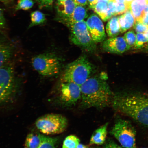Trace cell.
<instances>
[{"label":"cell","mask_w":148,"mask_h":148,"mask_svg":"<svg viewBox=\"0 0 148 148\" xmlns=\"http://www.w3.org/2000/svg\"><path fill=\"white\" fill-rule=\"evenodd\" d=\"M106 74L90 77L80 86L81 106L102 109L112 104L114 97L107 82Z\"/></svg>","instance_id":"cell-1"},{"label":"cell","mask_w":148,"mask_h":148,"mask_svg":"<svg viewBox=\"0 0 148 148\" xmlns=\"http://www.w3.org/2000/svg\"><path fill=\"white\" fill-rule=\"evenodd\" d=\"M114 110L148 127V96L131 94L114 97L112 102Z\"/></svg>","instance_id":"cell-2"},{"label":"cell","mask_w":148,"mask_h":148,"mask_svg":"<svg viewBox=\"0 0 148 148\" xmlns=\"http://www.w3.org/2000/svg\"><path fill=\"white\" fill-rule=\"evenodd\" d=\"M93 66L85 56L79 57L68 64L62 77V82L75 83L81 86L91 77Z\"/></svg>","instance_id":"cell-3"},{"label":"cell","mask_w":148,"mask_h":148,"mask_svg":"<svg viewBox=\"0 0 148 148\" xmlns=\"http://www.w3.org/2000/svg\"><path fill=\"white\" fill-rule=\"evenodd\" d=\"M18 86L13 66L7 63L0 67V105L14 101L18 93Z\"/></svg>","instance_id":"cell-4"},{"label":"cell","mask_w":148,"mask_h":148,"mask_svg":"<svg viewBox=\"0 0 148 148\" xmlns=\"http://www.w3.org/2000/svg\"><path fill=\"white\" fill-rule=\"evenodd\" d=\"M31 63L33 69L42 77H54L60 73V60L51 53H45L34 56L31 59Z\"/></svg>","instance_id":"cell-5"},{"label":"cell","mask_w":148,"mask_h":148,"mask_svg":"<svg viewBox=\"0 0 148 148\" xmlns=\"http://www.w3.org/2000/svg\"><path fill=\"white\" fill-rule=\"evenodd\" d=\"M37 129L46 135L61 134L66 130L67 119L60 114H50L40 116L35 123Z\"/></svg>","instance_id":"cell-6"},{"label":"cell","mask_w":148,"mask_h":148,"mask_svg":"<svg viewBox=\"0 0 148 148\" xmlns=\"http://www.w3.org/2000/svg\"><path fill=\"white\" fill-rule=\"evenodd\" d=\"M70 31V40L75 45L90 52L95 50L96 43L92 40L84 20L67 26Z\"/></svg>","instance_id":"cell-7"},{"label":"cell","mask_w":148,"mask_h":148,"mask_svg":"<svg viewBox=\"0 0 148 148\" xmlns=\"http://www.w3.org/2000/svg\"><path fill=\"white\" fill-rule=\"evenodd\" d=\"M110 132L122 147L125 148H136V131L129 121L118 119Z\"/></svg>","instance_id":"cell-8"},{"label":"cell","mask_w":148,"mask_h":148,"mask_svg":"<svg viewBox=\"0 0 148 148\" xmlns=\"http://www.w3.org/2000/svg\"><path fill=\"white\" fill-rule=\"evenodd\" d=\"M81 87L79 85L72 82L61 83L60 99L64 106H73L81 99Z\"/></svg>","instance_id":"cell-9"},{"label":"cell","mask_w":148,"mask_h":148,"mask_svg":"<svg viewBox=\"0 0 148 148\" xmlns=\"http://www.w3.org/2000/svg\"><path fill=\"white\" fill-rule=\"evenodd\" d=\"M86 23L90 36L95 43L103 42L106 39L104 25L97 15L94 14L90 15Z\"/></svg>","instance_id":"cell-10"},{"label":"cell","mask_w":148,"mask_h":148,"mask_svg":"<svg viewBox=\"0 0 148 148\" xmlns=\"http://www.w3.org/2000/svg\"><path fill=\"white\" fill-rule=\"evenodd\" d=\"M102 46L105 51L115 54H122L128 50L123 37L116 36L106 39Z\"/></svg>","instance_id":"cell-11"},{"label":"cell","mask_w":148,"mask_h":148,"mask_svg":"<svg viewBox=\"0 0 148 148\" xmlns=\"http://www.w3.org/2000/svg\"><path fill=\"white\" fill-rule=\"evenodd\" d=\"M76 6L73 0L58 1L56 5L57 20L64 23L73 14Z\"/></svg>","instance_id":"cell-12"},{"label":"cell","mask_w":148,"mask_h":148,"mask_svg":"<svg viewBox=\"0 0 148 148\" xmlns=\"http://www.w3.org/2000/svg\"><path fill=\"white\" fill-rule=\"evenodd\" d=\"M88 16V10L86 7L76 5L73 14L64 24L68 26L71 24L83 21Z\"/></svg>","instance_id":"cell-13"},{"label":"cell","mask_w":148,"mask_h":148,"mask_svg":"<svg viewBox=\"0 0 148 148\" xmlns=\"http://www.w3.org/2000/svg\"><path fill=\"white\" fill-rule=\"evenodd\" d=\"M108 123L101 126L94 131L90 139V145H102L106 142Z\"/></svg>","instance_id":"cell-14"},{"label":"cell","mask_w":148,"mask_h":148,"mask_svg":"<svg viewBox=\"0 0 148 148\" xmlns=\"http://www.w3.org/2000/svg\"><path fill=\"white\" fill-rule=\"evenodd\" d=\"M121 33H123L134 27L136 20L132 14L130 7L124 14L119 16Z\"/></svg>","instance_id":"cell-15"},{"label":"cell","mask_w":148,"mask_h":148,"mask_svg":"<svg viewBox=\"0 0 148 148\" xmlns=\"http://www.w3.org/2000/svg\"><path fill=\"white\" fill-rule=\"evenodd\" d=\"M146 5L145 0H134L131 2L130 8L136 21L140 22L143 17Z\"/></svg>","instance_id":"cell-16"},{"label":"cell","mask_w":148,"mask_h":148,"mask_svg":"<svg viewBox=\"0 0 148 148\" xmlns=\"http://www.w3.org/2000/svg\"><path fill=\"white\" fill-rule=\"evenodd\" d=\"M14 49L10 44L0 40V67L7 63L12 56Z\"/></svg>","instance_id":"cell-17"},{"label":"cell","mask_w":148,"mask_h":148,"mask_svg":"<svg viewBox=\"0 0 148 148\" xmlns=\"http://www.w3.org/2000/svg\"><path fill=\"white\" fill-rule=\"evenodd\" d=\"M106 32L110 38L117 36L121 33L119 16H114L109 19L106 27Z\"/></svg>","instance_id":"cell-18"},{"label":"cell","mask_w":148,"mask_h":148,"mask_svg":"<svg viewBox=\"0 0 148 148\" xmlns=\"http://www.w3.org/2000/svg\"><path fill=\"white\" fill-rule=\"evenodd\" d=\"M108 3L107 1H99L92 9L104 22L110 18L109 15Z\"/></svg>","instance_id":"cell-19"},{"label":"cell","mask_w":148,"mask_h":148,"mask_svg":"<svg viewBox=\"0 0 148 148\" xmlns=\"http://www.w3.org/2000/svg\"><path fill=\"white\" fill-rule=\"evenodd\" d=\"M43 135L31 133L27 135L25 141V147L38 148L41 143Z\"/></svg>","instance_id":"cell-20"},{"label":"cell","mask_w":148,"mask_h":148,"mask_svg":"<svg viewBox=\"0 0 148 148\" xmlns=\"http://www.w3.org/2000/svg\"><path fill=\"white\" fill-rule=\"evenodd\" d=\"M31 23L29 28L36 26L43 25L46 21L45 15L40 11L36 10L31 13Z\"/></svg>","instance_id":"cell-21"},{"label":"cell","mask_w":148,"mask_h":148,"mask_svg":"<svg viewBox=\"0 0 148 148\" xmlns=\"http://www.w3.org/2000/svg\"><path fill=\"white\" fill-rule=\"evenodd\" d=\"M59 139L44 136L38 148H56L59 143Z\"/></svg>","instance_id":"cell-22"},{"label":"cell","mask_w":148,"mask_h":148,"mask_svg":"<svg viewBox=\"0 0 148 148\" xmlns=\"http://www.w3.org/2000/svg\"><path fill=\"white\" fill-rule=\"evenodd\" d=\"M80 142V140L75 135L66 137L63 142L62 148H76Z\"/></svg>","instance_id":"cell-23"},{"label":"cell","mask_w":148,"mask_h":148,"mask_svg":"<svg viewBox=\"0 0 148 148\" xmlns=\"http://www.w3.org/2000/svg\"><path fill=\"white\" fill-rule=\"evenodd\" d=\"M123 37L126 42L128 50L134 47L136 41V34L134 31H128L125 33Z\"/></svg>","instance_id":"cell-24"},{"label":"cell","mask_w":148,"mask_h":148,"mask_svg":"<svg viewBox=\"0 0 148 148\" xmlns=\"http://www.w3.org/2000/svg\"><path fill=\"white\" fill-rule=\"evenodd\" d=\"M34 0H18L15 10L16 11L28 10L34 5Z\"/></svg>","instance_id":"cell-25"},{"label":"cell","mask_w":148,"mask_h":148,"mask_svg":"<svg viewBox=\"0 0 148 148\" xmlns=\"http://www.w3.org/2000/svg\"><path fill=\"white\" fill-rule=\"evenodd\" d=\"M148 43V38L144 33H137L136 34V41L134 46L136 49L142 48Z\"/></svg>","instance_id":"cell-26"},{"label":"cell","mask_w":148,"mask_h":148,"mask_svg":"<svg viewBox=\"0 0 148 148\" xmlns=\"http://www.w3.org/2000/svg\"><path fill=\"white\" fill-rule=\"evenodd\" d=\"M133 27L136 33H144L148 29L147 26L138 21H136Z\"/></svg>","instance_id":"cell-27"},{"label":"cell","mask_w":148,"mask_h":148,"mask_svg":"<svg viewBox=\"0 0 148 148\" xmlns=\"http://www.w3.org/2000/svg\"><path fill=\"white\" fill-rule=\"evenodd\" d=\"M40 9L49 8L52 5L53 0H36Z\"/></svg>","instance_id":"cell-28"},{"label":"cell","mask_w":148,"mask_h":148,"mask_svg":"<svg viewBox=\"0 0 148 148\" xmlns=\"http://www.w3.org/2000/svg\"><path fill=\"white\" fill-rule=\"evenodd\" d=\"M6 27V22L2 9L0 7V32L4 30Z\"/></svg>","instance_id":"cell-29"},{"label":"cell","mask_w":148,"mask_h":148,"mask_svg":"<svg viewBox=\"0 0 148 148\" xmlns=\"http://www.w3.org/2000/svg\"><path fill=\"white\" fill-rule=\"evenodd\" d=\"M103 148H125L119 146L115 142L110 139L105 142L103 146Z\"/></svg>","instance_id":"cell-30"},{"label":"cell","mask_w":148,"mask_h":148,"mask_svg":"<svg viewBox=\"0 0 148 148\" xmlns=\"http://www.w3.org/2000/svg\"><path fill=\"white\" fill-rule=\"evenodd\" d=\"M73 1L76 5L85 6L88 4V0H73Z\"/></svg>","instance_id":"cell-31"},{"label":"cell","mask_w":148,"mask_h":148,"mask_svg":"<svg viewBox=\"0 0 148 148\" xmlns=\"http://www.w3.org/2000/svg\"><path fill=\"white\" fill-rule=\"evenodd\" d=\"M140 22L148 26V13L144 14Z\"/></svg>","instance_id":"cell-32"},{"label":"cell","mask_w":148,"mask_h":148,"mask_svg":"<svg viewBox=\"0 0 148 148\" xmlns=\"http://www.w3.org/2000/svg\"><path fill=\"white\" fill-rule=\"evenodd\" d=\"M88 1L90 8L92 9L97 4L99 0H88Z\"/></svg>","instance_id":"cell-33"},{"label":"cell","mask_w":148,"mask_h":148,"mask_svg":"<svg viewBox=\"0 0 148 148\" xmlns=\"http://www.w3.org/2000/svg\"><path fill=\"white\" fill-rule=\"evenodd\" d=\"M13 0H0V1L5 5H8L10 4Z\"/></svg>","instance_id":"cell-34"},{"label":"cell","mask_w":148,"mask_h":148,"mask_svg":"<svg viewBox=\"0 0 148 148\" xmlns=\"http://www.w3.org/2000/svg\"><path fill=\"white\" fill-rule=\"evenodd\" d=\"M76 148H89L88 146L84 145V144L79 143L77 145Z\"/></svg>","instance_id":"cell-35"},{"label":"cell","mask_w":148,"mask_h":148,"mask_svg":"<svg viewBox=\"0 0 148 148\" xmlns=\"http://www.w3.org/2000/svg\"><path fill=\"white\" fill-rule=\"evenodd\" d=\"M134 0H125V3L129 5H130L131 2Z\"/></svg>","instance_id":"cell-36"},{"label":"cell","mask_w":148,"mask_h":148,"mask_svg":"<svg viewBox=\"0 0 148 148\" xmlns=\"http://www.w3.org/2000/svg\"><path fill=\"white\" fill-rule=\"evenodd\" d=\"M144 14H147L148 13V3H147L145 8L144 9Z\"/></svg>","instance_id":"cell-37"},{"label":"cell","mask_w":148,"mask_h":148,"mask_svg":"<svg viewBox=\"0 0 148 148\" xmlns=\"http://www.w3.org/2000/svg\"><path fill=\"white\" fill-rule=\"evenodd\" d=\"M115 1L118 3H124L125 0H115Z\"/></svg>","instance_id":"cell-38"},{"label":"cell","mask_w":148,"mask_h":148,"mask_svg":"<svg viewBox=\"0 0 148 148\" xmlns=\"http://www.w3.org/2000/svg\"><path fill=\"white\" fill-rule=\"evenodd\" d=\"M145 33L146 36H147L148 38V29L146 31L145 33Z\"/></svg>","instance_id":"cell-39"},{"label":"cell","mask_w":148,"mask_h":148,"mask_svg":"<svg viewBox=\"0 0 148 148\" xmlns=\"http://www.w3.org/2000/svg\"><path fill=\"white\" fill-rule=\"evenodd\" d=\"M58 1H66V0H57Z\"/></svg>","instance_id":"cell-40"},{"label":"cell","mask_w":148,"mask_h":148,"mask_svg":"<svg viewBox=\"0 0 148 148\" xmlns=\"http://www.w3.org/2000/svg\"><path fill=\"white\" fill-rule=\"evenodd\" d=\"M90 148H101L99 147H92Z\"/></svg>","instance_id":"cell-41"},{"label":"cell","mask_w":148,"mask_h":148,"mask_svg":"<svg viewBox=\"0 0 148 148\" xmlns=\"http://www.w3.org/2000/svg\"><path fill=\"white\" fill-rule=\"evenodd\" d=\"M146 2H147V3H148V0H145Z\"/></svg>","instance_id":"cell-42"},{"label":"cell","mask_w":148,"mask_h":148,"mask_svg":"<svg viewBox=\"0 0 148 148\" xmlns=\"http://www.w3.org/2000/svg\"><path fill=\"white\" fill-rule=\"evenodd\" d=\"M25 148H28L26 147H25Z\"/></svg>","instance_id":"cell-43"},{"label":"cell","mask_w":148,"mask_h":148,"mask_svg":"<svg viewBox=\"0 0 148 148\" xmlns=\"http://www.w3.org/2000/svg\"><path fill=\"white\" fill-rule=\"evenodd\" d=\"M34 1H36V0H34Z\"/></svg>","instance_id":"cell-44"},{"label":"cell","mask_w":148,"mask_h":148,"mask_svg":"<svg viewBox=\"0 0 148 148\" xmlns=\"http://www.w3.org/2000/svg\"></svg>","instance_id":"cell-45"}]
</instances>
